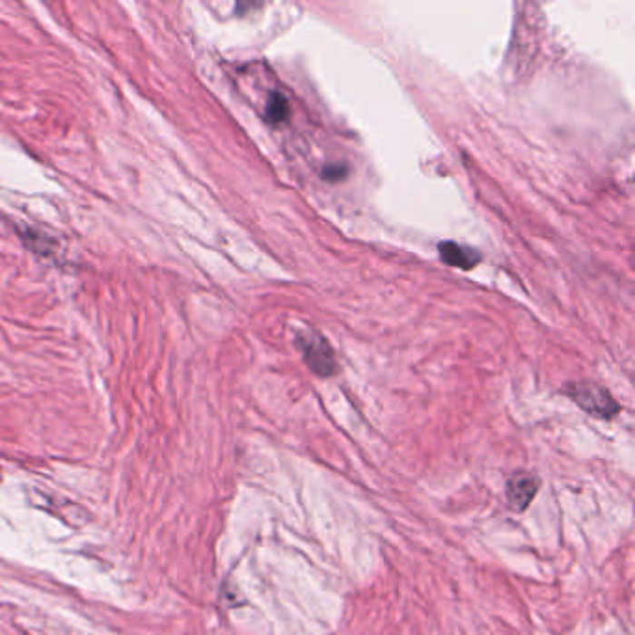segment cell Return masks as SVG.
<instances>
[{"mask_svg": "<svg viewBox=\"0 0 635 635\" xmlns=\"http://www.w3.org/2000/svg\"><path fill=\"white\" fill-rule=\"evenodd\" d=\"M347 174H349V168H347L345 164H338V166H335V164H330V166H326V168L322 170V177H324L326 181H338V179H343Z\"/></svg>", "mask_w": 635, "mask_h": 635, "instance_id": "cell-6", "label": "cell"}, {"mask_svg": "<svg viewBox=\"0 0 635 635\" xmlns=\"http://www.w3.org/2000/svg\"><path fill=\"white\" fill-rule=\"evenodd\" d=\"M541 487V481L530 471H516L507 481V503L512 511L524 512L535 500Z\"/></svg>", "mask_w": 635, "mask_h": 635, "instance_id": "cell-3", "label": "cell"}, {"mask_svg": "<svg viewBox=\"0 0 635 635\" xmlns=\"http://www.w3.org/2000/svg\"><path fill=\"white\" fill-rule=\"evenodd\" d=\"M287 116H289L287 99L280 92H274L267 101V120L271 124H282Z\"/></svg>", "mask_w": 635, "mask_h": 635, "instance_id": "cell-5", "label": "cell"}, {"mask_svg": "<svg viewBox=\"0 0 635 635\" xmlns=\"http://www.w3.org/2000/svg\"><path fill=\"white\" fill-rule=\"evenodd\" d=\"M296 347L303 352L306 365L319 377H332L338 371L333 351L321 333L308 328L296 333Z\"/></svg>", "mask_w": 635, "mask_h": 635, "instance_id": "cell-1", "label": "cell"}, {"mask_svg": "<svg viewBox=\"0 0 635 635\" xmlns=\"http://www.w3.org/2000/svg\"><path fill=\"white\" fill-rule=\"evenodd\" d=\"M438 252H440V259L445 265L457 267L461 271H471L481 261L479 252L461 246L457 243H442L438 246Z\"/></svg>", "mask_w": 635, "mask_h": 635, "instance_id": "cell-4", "label": "cell"}, {"mask_svg": "<svg viewBox=\"0 0 635 635\" xmlns=\"http://www.w3.org/2000/svg\"><path fill=\"white\" fill-rule=\"evenodd\" d=\"M569 397L576 401V404L585 410L587 414L600 418V420H611L620 412L619 402L610 395L608 390L596 386L592 382H578L569 388Z\"/></svg>", "mask_w": 635, "mask_h": 635, "instance_id": "cell-2", "label": "cell"}]
</instances>
